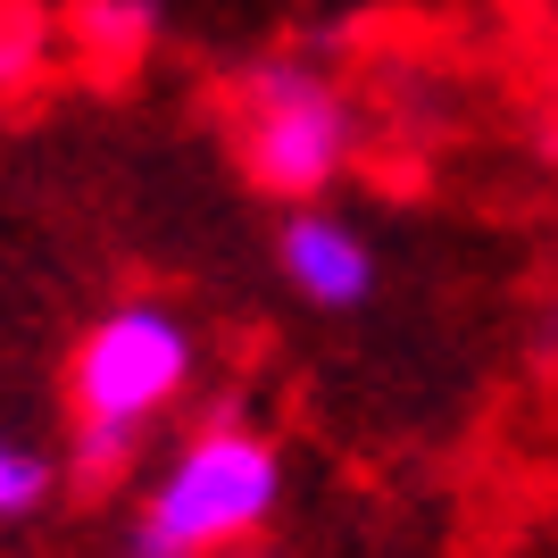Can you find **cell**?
Here are the masks:
<instances>
[{
	"label": "cell",
	"instance_id": "6",
	"mask_svg": "<svg viewBox=\"0 0 558 558\" xmlns=\"http://www.w3.org/2000/svg\"><path fill=\"white\" fill-rule=\"evenodd\" d=\"M59 459L34 442H17V434H0V525H34V517L59 500Z\"/></svg>",
	"mask_w": 558,
	"mask_h": 558
},
{
	"label": "cell",
	"instance_id": "8",
	"mask_svg": "<svg viewBox=\"0 0 558 558\" xmlns=\"http://www.w3.org/2000/svg\"><path fill=\"white\" fill-rule=\"evenodd\" d=\"M134 459H142V442H134V434H100V425H68L59 475H68L75 492H109V484H125V475H134Z\"/></svg>",
	"mask_w": 558,
	"mask_h": 558
},
{
	"label": "cell",
	"instance_id": "1",
	"mask_svg": "<svg viewBox=\"0 0 558 558\" xmlns=\"http://www.w3.org/2000/svg\"><path fill=\"white\" fill-rule=\"evenodd\" d=\"M283 509V450L251 409H209L175 434L159 475L142 484L117 558H233Z\"/></svg>",
	"mask_w": 558,
	"mask_h": 558
},
{
	"label": "cell",
	"instance_id": "5",
	"mask_svg": "<svg viewBox=\"0 0 558 558\" xmlns=\"http://www.w3.org/2000/svg\"><path fill=\"white\" fill-rule=\"evenodd\" d=\"M159 34H167L159 0H68V9H59V43L100 75L142 68V59L159 50Z\"/></svg>",
	"mask_w": 558,
	"mask_h": 558
},
{
	"label": "cell",
	"instance_id": "2",
	"mask_svg": "<svg viewBox=\"0 0 558 558\" xmlns=\"http://www.w3.org/2000/svg\"><path fill=\"white\" fill-rule=\"evenodd\" d=\"M226 142L242 184L267 192L276 209L333 201L350 167H359V100L317 50H251L226 75Z\"/></svg>",
	"mask_w": 558,
	"mask_h": 558
},
{
	"label": "cell",
	"instance_id": "7",
	"mask_svg": "<svg viewBox=\"0 0 558 558\" xmlns=\"http://www.w3.org/2000/svg\"><path fill=\"white\" fill-rule=\"evenodd\" d=\"M50 50H59V17L25 9V0H0V100L25 93V84H43Z\"/></svg>",
	"mask_w": 558,
	"mask_h": 558
},
{
	"label": "cell",
	"instance_id": "3",
	"mask_svg": "<svg viewBox=\"0 0 558 558\" xmlns=\"http://www.w3.org/2000/svg\"><path fill=\"white\" fill-rule=\"evenodd\" d=\"M201 384V326L159 292L109 301L68 350V425L150 442Z\"/></svg>",
	"mask_w": 558,
	"mask_h": 558
},
{
	"label": "cell",
	"instance_id": "4",
	"mask_svg": "<svg viewBox=\"0 0 558 558\" xmlns=\"http://www.w3.org/2000/svg\"><path fill=\"white\" fill-rule=\"evenodd\" d=\"M276 276L292 283V301L326 308V317H350V308L375 301L384 267H375V242L333 201H308V209L276 217Z\"/></svg>",
	"mask_w": 558,
	"mask_h": 558
}]
</instances>
